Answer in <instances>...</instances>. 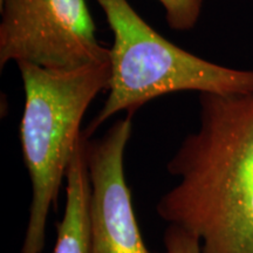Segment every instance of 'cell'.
I'll use <instances>...</instances> for the list:
<instances>
[{"label":"cell","instance_id":"7a4b0ae2","mask_svg":"<svg viewBox=\"0 0 253 253\" xmlns=\"http://www.w3.org/2000/svg\"><path fill=\"white\" fill-rule=\"evenodd\" d=\"M25 89L20 123L24 162L32 183L30 218L21 253H41L50 209L80 142V126L97 94L108 90L110 63L48 69L19 63Z\"/></svg>","mask_w":253,"mask_h":253},{"label":"cell","instance_id":"52a82bcc","mask_svg":"<svg viewBox=\"0 0 253 253\" xmlns=\"http://www.w3.org/2000/svg\"><path fill=\"white\" fill-rule=\"evenodd\" d=\"M164 9L166 20L171 30L185 32L197 25L203 0H157Z\"/></svg>","mask_w":253,"mask_h":253},{"label":"cell","instance_id":"5b68a950","mask_svg":"<svg viewBox=\"0 0 253 253\" xmlns=\"http://www.w3.org/2000/svg\"><path fill=\"white\" fill-rule=\"evenodd\" d=\"M131 118L114 122L102 137L87 138L90 253H151L142 239L125 176Z\"/></svg>","mask_w":253,"mask_h":253},{"label":"cell","instance_id":"ba28073f","mask_svg":"<svg viewBox=\"0 0 253 253\" xmlns=\"http://www.w3.org/2000/svg\"><path fill=\"white\" fill-rule=\"evenodd\" d=\"M163 239L167 253H202L198 237L179 226H168Z\"/></svg>","mask_w":253,"mask_h":253},{"label":"cell","instance_id":"6da1fadb","mask_svg":"<svg viewBox=\"0 0 253 253\" xmlns=\"http://www.w3.org/2000/svg\"><path fill=\"white\" fill-rule=\"evenodd\" d=\"M167 169L178 181L158 216L197 236L202 253H253V91L199 94L197 130Z\"/></svg>","mask_w":253,"mask_h":253},{"label":"cell","instance_id":"8992f818","mask_svg":"<svg viewBox=\"0 0 253 253\" xmlns=\"http://www.w3.org/2000/svg\"><path fill=\"white\" fill-rule=\"evenodd\" d=\"M89 137L82 131L66 173V208L56 225V243L53 253H90L89 205L90 184L86 160V143Z\"/></svg>","mask_w":253,"mask_h":253},{"label":"cell","instance_id":"277c9868","mask_svg":"<svg viewBox=\"0 0 253 253\" xmlns=\"http://www.w3.org/2000/svg\"><path fill=\"white\" fill-rule=\"evenodd\" d=\"M0 67L9 61L48 69L109 62L84 0H0Z\"/></svg>","mask_w":253,"mask_h":253},{"label":"cell","instance_id":"3957f363","mask_svg":"<svg viewBox=\"0 0 253 253\" xmlns=\"http://www.w3.org/2000/svg\"><path fill=\"white\" fill-rule=\"evenodd\" d=\"M114 34L110 82L103 107L86 129L89 136L126 110L134 115L151 100L183 90L219 95L253 91V71L230 68L186 52L155 31L128 0H96Z\"/></svg>","mask_w":253,"mask_h":253}]
</instances>
